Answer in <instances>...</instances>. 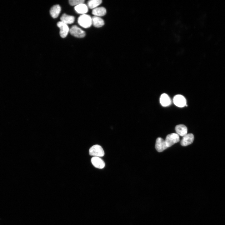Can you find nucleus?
<instances>
[{
  "label": "nucleus",
  "mask_w": 225,
  "mask_h": 225,
  "mask_svg": "<svg viewBox=\"0 0 225 225\" xmlns=\"http://www.w3.org/2000/svg\"><path fill=\"white\" fill-rule=\"evenodd\" d=\"M78 22L81 26L84 28H89L92 24V18L87 14L80 16L78 18Z\"/></svg>",
  "instance_id": "1"
},
{
  "label": "nucleus",
  "mask_w": 225,
  "mask_h": 225,
  "mask_svg": "<svg viewBox=\"0 0 225 225\" xmlns=\"http://www.w3.org/2000/svg\"><path fill=\"white\" fill-rule=\"evenodd\" d=\"M89 154L91 156L99 157H103L104 155V152L100 145H95L90 148Z\"/></svg>",
  "instance_id": "2"
},
{
  "label": "nucleus",
  "mask_w": 225,
  "mask_h": 225,
  "mask_svg": "<svg viewBox=\"0 0 225 225\" xmlns=\"http://www.w3.org/2000/svg\"><path fill=\"white\" fill-rule=\"evenodd\" d=\"M180 138L179 135L177 133H172L168 134L166 136L165 141L168 148L172 146L175 143L179 142Z\"/></svg>",
  "instance_id": "3"
},
{
  "label": "nucleus",
  "mask_w": 225,
  "mask_h": 225,
  "mask_svg": "<svg viewBox=\"0 0 225 225\" xmlns=\"http://www.w3.org/2000/svg\"><path fill=\"white\" fill-rule=\"evenodd\" d=\"M70 33L73 36L82 38L86 35L85 31L76 25L72 26L69 29Z\"/></svg>",
  "instance_id": "4"
},
{
  "label": "nucleus",
  "mask_w": 225,
  "mask_h": 225,
  "mask_svg": "<svg viewBox=\"0 0 225 225\" xmlns=\"http://www.w3.org/2000/svg\"><path fill=\"white\" fill-rule=\"evenodd\" d=\"M57 25L60 29V36L62 38H65L69 32V28L67 24L61 21L57 22Z\"/></svg>",
  "instance_id": "5"
},
{
  "label": "nucleus",
  "mask_w": 225,
  "mask_h": 225,
  "mask_svg": "<svg viewBox=\"0 0 225 225\" xmlns=\"http://www.w3.org/2000/svg\"><path fill=\"white\" fill-rule=\"evenodd\" d=\"M155 148L159 152H162L168 148L165 140L160 137L158 138L156 140Z\"/></svg>",
  "instance_id": "6"
},
{
  "label": "nucleus",
  "mask_w": 225,
  "mask_h": 225,
  "mask_svg": "<svg viewBox=\"0 0 225 225\" xmlns=\"http://www.w3.org/2000/svg\"><path fill=\"white\" fill-rule=\"evenodd\" d=\"M173 102L175 105L179 107H183L186 106V101L185 98L181 95H177L173 98Z\"/></svg>",
  "instance_id": "7"
},
{
  "label": "nucleus",
  "mask_w": 225,
  "mask_h": 225,
  "mask_svg": "<svg viewBox=\"0 0 225 225\" xmlns=\"http://www.w3.org/2000/svg\"><path fill=\"white\" fill-rule=\"evenodd\" d=\"M194 137L192 133H188L183 137L181 141V144L183 146H186L192 143Z\"/></svg>",
  "instance_id": "8"
},
{
  "label": "nucleus",
  "mask_w": 225,
  "mask_h": 225,
  "mask_svg": "<svg viewBox=\"0 0 225 225\" xmlns=\"http://www.w3.org/2000/svg\"><path fill=\"white\" fill-rule=\"evenodd\" d=\"M91 161L93 165L98 168H103L105 166L104 161L99 157H93L91 159Z\"/></svg>",
  "instance_id": "9"
},
{
  "label": "nucleus",
  "mask_w": 225,
  "mask_h": 225,
  "mask_svg": "<svg viewBox=\"0 0 225 225\" xmlns=\"http://www.w3.org/2000/svg\"><path fill=\"white\" fill-rule=\"evenodd\" d=\"M175 130L177 134L183 137L187 134L188 129L184 125L179 124L177 125L175 128Z\"/></svg>",
  "instance_id": "10"
},
{
  "label": "nucleus",
  "mask_w": 225,
  "mask_h": 225,
  "mask_svg": "<svg viewBox=\"0 0 225 225\" xmlns=\"http://www.w3.org/2000/svg\"><path fill=\"white\" fill-rule=\"evenodd\" d=\"M106 13V9L102 7L96 8L93 9L92 11V14L93 15L100 17L104 16Z\"/></svg>",
  "instance_id": "11"
},
{
  "label": "nucleus",
  "mask_w": 225,
  "mask_h": 225,
  "mask_svg": "<svg viewBox=\"0 0 225 225\" xmlns=\"http://www.w3.org/2000/svg\"><path fill=\"white\" fill-rule=\"evenodd\" d=\"M74 9L77 13L82 15L86 14L88 11V6L84 3L75 6Z\"/></svg>",
  "instance_id": "12"
},
{
  "label": "nucleus",
  "mask_w": 225,
  "mask_h": 225,
  "mask_svg": "<svg viewBox=\"0 0 225 225\" xmlns=\"http://www.w3.org/2000/svg\"><path fill=\"white\" fill-rule=\"evenodd\" d=\"M92 25L96 28H100L104 24L103 20L100 17L94 16L92 18Z\"/></svg>",
  "instance_id": "13"
},
{
  "label": "nucleus",
  "mask_w": 225,
  "mask_h": 225,
  "mask_svg": "<svg viewBox=\"0 0 225 225\" xmlns=\"http://www.w3.org/2000/svg\"><path fill=\"white\" fill-rule=\"evenodd\" d=\"M61 11V8L57 4L53 6L50 11V14L52 18H56L58 17Z\"/></svg>",
  "instance_id": "14"
},
{
  "label": "nucleus",
  "mask_w": 225,
  "mask_h": 225,
  "mask_svg": "<svg viewBox=\"0 0 225 225\" xmlns=\"http://www.w3.org/2000/svg\"><path fill=\"white\" fill-rule=\"evenodd\" d=\"M60 19L61 21L67 24H71L74 22L75 18L73 16L64 13L61 17Z\"/></svg>",
  "instance_id": "15"
},
{
  "label": "nucleus",
  "mask_w": 225,
  "mask_h": 225,
  "mask_svg": "<svg viewBox=\"0 0 225 225\" xmlns=\"http://www.w3.org/2000/svg\"><path fill=\"white\" fill-rule=\"evenodd\" d=\"M160 101L162 105L164 107L169 106L171 102L170 98L166 93H163L161 95Z\"/></svg>",
  "instance_id": "16"
},
{
  "label": "nucleus",
  "mask_w": 225,
  "mask_h": 225,
  "mask_svg": "<svg viewBox=\"0 0 225 225\" xmlns=\"http://www.w3.org/2000/svg\"><path fill=\"white\" fill-rule=\"evenodd\" d=\"M102 2L101 0H90L88 1V6L90 8L93 9L98 7Z\"/></svg>",
  "instance_id": "17"
},
{
  "label": "nucleus",
  "mask_w": 225,
  "mask_h": 225,
  "mask_svg": "<svg viewBox=\"0 0 225 225\" xmlns=\"http://www.w3.org/2000/svg\"><path fill=\"white\" fill-rule=\"evenodd\" d=\"M84 2V0H70L69 1V3L71 5L75 6L80 4L83 3Z\"/></svg>",
  "instance_id": "18"
}]
</instances>
